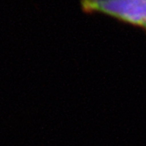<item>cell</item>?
Here are the masks:
<instances>
[{
	"label": "cell",
	"instance_id": "1",
	"mask_svg": "<svg viewBox=\"0 0 146 146\" xmlns=\"http://www.w3.org/2000/svg\"><path fill=\"white\" fill-rule=\"evenodd\" d=\"M86 13H102L146 32V0H80Z\"/></svg>",
	"mask_w": 146,
	"mask_h": 146
}]
</instances>
